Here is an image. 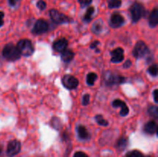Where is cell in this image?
I'll return each instance as SVG.
<instances>
[{
	"instance_id": "obj_1",
	"label": "cell",
	"mask_w": 158,
	"mask_h": 157,
	"mask_svg": "<svg viewBox=\"0 0 158 157\" xmlns=\"http://www.w3.org/2000/svg\"><path fill=\"white\" fill-rule=\"evenodd\" d=\"M2 55L6 60L10 62L16 61L21 57V54L17 46L12 43H9L4 46L2 49Z\"/></svg>"
},
{
	"instance_id": "obj_2",
	"label": "cell",
	"mask_w": 158,
	"mask_h": 157,
	"mask_svg": "<svg viewBox=\"0 0 158 157\" xmlns=\"http://www.w3.org/2000/svg\"><path fill=\"white\" fill-rule=\"evenodd\" d=\"M130 12H131V19L134 23L140 21L146 13V10L143 5L137 2H135L131 5V8H130Z\"/></svg>"
},
{
	"instance_id": "obj_3",
	"label": "cell",
	"mask_w": 158,
	"mask_h": 157,
	"mask_svg": "<svg viewBox=\"0 0 158 157\" xmlns=\"http://www.w3.org/2000/svg\"><path fill=\"white\" fill-rule=\"evenodd\" d=\"M133 55L137 58H147L148 59V56L151 55V51L144 42L138 41L134 48Z\"/></svg>"
},
{
	"instance_id": "obj_4",
	"label": "cell",
	"mask_w": 158,
	"mask_h": 157,
	"mask_svg": "<svg viewBox=\"0 0 158 157\" xmlns=\"http://www.w3.org/2000/svg\"><path fill=\"white\" fill-rule=\"evenodd\" d=\"M17 48L21 55H23V56H30L35 51L32 42L27 38L19 40L17 44Z\"/></svg>"
},
{
	"instance_id": "obj_5",
	"label": "cell",
	"mask_w": 158,
	"mask_h": 157,
	"mask_svg": "<svg viewBox=\"0 0 158 157\" xmlns=\"http://www.w3.org/2000/svg\"><path fill=\"white\" fill-rule=\"evenodd\" d=\"M49 15L50 18L56 24H63V23H69L73 21L71 18L62 13L56 9H51L49 10Z\"/></svg>"
},
{
	"instance_id": "obj_6",
	"label": "cell",
	"mask_w": 158,
	"mask_h": 157,
	"mask_svg": "<svg viewBox=\"0 0 158 157\" xmlns=\"http://www.w3.org/2000/svg\"><path fill=\"white\" fill-rule=\"evenodd\" d=\"M49 30V24L44 19H38L34 24L32 32L34 35H42Z\"/></svg>"
},
{
	"instance_id": "obj_7",
	"label": "cell",
	"mask_w": 158,
	"mask_h": 157,
	"mask_svg": "<svg viewBox=\"0 0 158 157\" xmlns=\"http://www.w3.org/2000/svg\"><path fill=\"white\" fill-rule=\"evenodd\" d=\"M21 151V143L19 140L13 139L8 144L6 153L9 157H13L19 153Z\"/></svg>"
},
{
	"instance_id": "obj_8",
	"label": "cell",
	"mask_w": 158,
	"mask_h": 157,
	"mask_svg": "<svg viewBox=\"0 0 158 157\" xmlns=\"http://www.w3.org/2000/svg\"><path fill=\"white\" fill-rule=\"evenodd\" d=\"M62 83L63 86L68 89H75L78 87L79 81L76 77L72 75H65L62 78Z\"/></svg>"
},
{
	"instance_id": "obj_9",
	"label": "cell",
	"mask_w": 158,
	"mask_h": 157,
	"mask_svg": "<svg viewBox=\"0 0 158 157\" xmlns=\"http://www.w3.org/2000/svg\"><path fill=\"white\" fill-rule=\"evenodd\" d=\"M126 80L125 77L120 75L113 73H107L106 76L105 77V82L107 86H114V85H118L123 83Z\"/></svg>"
},
{
	"instance_id": "obj_10",
	"label": "cell",
	"mask_w": 158,
	"mask_h": 157,
	"mask_svg": "<svg viewBox=\"0 0 158 157\" xmlns=\"http://www.w3.org/2000/svg\"><path fill=\"white\" fill-rule=\"evenodd\" d=\"M124 18L120 15V13H115L111 15L110 18V26L114 29H118V28L121 27L123 24H124Z\"/></svg>"
},
{
	"instance_id": "obj_11",
	"label": "cell",
	"mask_w": 158,
	"mask_h": 157,
	"mask_svg": "<svg viewBox=\"0 0 158 157\" xmlns=\"http://www.w3.org/2000/svg\"><path fill=\"white\" fill-rule=\"evenodd\" d=\"M111 54V62L114 63H120L123 62L124 59V51L122 48L118 47L117 49H114Z\"/></svg>"
},
{
	"instance_id": "obj_12",
	"label": "cell",
	"mask_w": 158,
	"mask_h": 157,
	"mask_svg": "<svg viewBox=\"0 0 158 157\" xmlns=\"http://www.w3.org/2000/svg\"><path fill=\"white\" fill-rule=\"evenodd\" d=\"M68 46V41L66 38H63L60 39L56 40L52 45V48L56 52H63V51L67 49Z\"/></svg>"
},
{
	"instance_id": "obj_13",
	"label": "cell",
	"mask_w": 158,
	"mask_h": 157,
	"mask_svg": "<svg viewBox=\"0 0 158 157\" xmlns=\"http://www.w3.org/2000/svg\"><path fill=\"white\" fill-rule=\"evenodd\" d=\"M112 105L114 108H117V107L121 108V111H120V112L121 116H126V115H127L128 113H129V108H128V106H127L126 103H125L123 101H122V100L115 99L114 102H113Z\"/></svg>"
},
{
	"instance_id": "obj_14",
	"label": "cell",
	"mask_w": 158,
	"mask_h": 157,
	"mask_svg": "<svg viewBox=\"0 0 158 157\" xmlns=\"http://www.w3.org/2000/svg\"><path fill=\"white\" fill-rule=\"evenodd\" d=\"M143 130L146 133L149 134V135H154V134L157 133V123L154 120H151L145 124Z\"/></svg>"
},
{
	"instance_id": "obj_15",
	"label": "cell",
	"mask_w": 158,
	"mask_h": 157,
	"mask_svg": "<svg viewBox=\"0 0 158 157\" xmlns=\"http://www.w3.org/2000/svg\"><path fill=\"white\" fill-rule=\"evenodd\" d=\"M158 25V10L157 8L151 12L149 15V26L151 28L157 27Z\"/></svg>"
},
{
	"instance_id": "obj_16",
	"label": "cell",
	"mask_w": 158,
	"mask_h": 157,
	"mask_svg": "<svg viewBox=\"0 0 158 157\" xmlns=\"http://www.w3.org/2000/svg\"><path fill=\"white\" fill-rule=\"evenodd\" d=\"M74 55H75L74 52H73L72 50L68 49H66V50L63 51V52H61L62 60H63V62H64L66 63L70 62L73 59Z\"/></svg>"
},
{
	"instance_id": "obj_17",
	"label": "cell",
	"mask_w": 158,
	"mask_h": 157,
	"mask_svg": "<svg viewBox=\"0 0 158 157\" xmlns=\"http://www.w3.org/2000/svg\"><path fill=\"white\" fill-rule=\"evenodd\" d=\"M77 133H78L79 138L83 140H87L90 138L89 132L86 128L83 126H79L77 127Z\"/></svg>"
},
{
	"instance_id": "obj_18",
	"label": "cell",
	"mask_w": 158,
	"mask_h": 157,
	"mask_svg": "<svg viewBox=\"0 0 158 157\" xmlns=\"http://www.w3.org/2000/svg\"><path fill=\"white\" fill-rule=\"evenodd\" d=\"M128 145V139L124 136L120 137L117 142L116 144V148L118 149L119 151H123L127 148Z\"/></svg>"
},
{
	"instance_id": "obj_19",
	"label": "cell",
	"mask_w": 158,
	"mask_h": 157,
	"mask_svg": "<svg viewBox=\"0 0 158 157\" xmlns=\"http://www.w3.org/2000/svg\"><path fill=\"white\" fill-rule=\"evenodd\" d=\"M94 11H95V9L93 6H90L87 9L86 13H85L84 16H83V21L86 22H89L92 20V16L94 13Z\"/></svg>"
},
{
	"instance_id": "obj_20",
	"label": "cell",
	"mask_w": 158,
	"mask_h": 157,
	"mask_svg": "<svg viewBox=\"0 0 158 157\" xmlns=\"http://www.w3.org/2000/svg\"><path fill=\"white\" fill-rule=\"evenodd\" d=\"M97 78V75L94 72H89L86 76V83L89 86H94Z\"/></svg>"
},
{
	"instance_id": "obj_21",
	"label": "cell",
	"mask_w": 158,
	"mask_h": 157,
	"mask_svg": "<svg viewBox=\"0 0 158 157\" xmlns=\"http://www.w3.org/2000/svg\"><path fill=\"white\" fill-rule=\"evenodd\" d=\"M122 5L121 0H108V7L110 9H117Z\"/></svg>"
},
{
	"instance_id": "obj_22",
	"label": "cell",
	"mask_w": 158,
	"mask_h": 157,
	"mask_svg": "<svg viewBox=\"0 0 158 157\" xmlns=\"http://www.w3.org/2000/svg\"><path fill=\"white\" fill-rule=\"evenodd\" d=\"M95 119H96V122H97V123H98L100 126H107L108 125H109V123H108L107 120L103 118V116L102 115H96Z\"/></svg>"
},
{
	"instance_id": "obj_23",
	"label": "cell",
	"mask_w": 158,
	"mask_h": 157,
	"mask_svg": "<svg viewBox=\"0 0 158 157\" xmlns=\"http://www.w3.org/2000/svg\"><path fill=\"white\" fill-rule=\"evenodd\" d=\"M148 113L154 118H158V107L157 106H151L148 108Z\"/></svg>"
},
{
	"instance_id": "obj_24",
	"label": "cell",
	"mask_w": 158,
	"mask_h": 157,
	"mask_svg": "<svg viewBox=\"0 0 158 157\" xmlns=\"http://www.w3.org/2000/svg\"><path fill=\"white\" fill-rule=\"evenodd\" d=\"M102 29H103V25H102V23L99 22H96L93 25L92 31L95 34H100L102 32Z\"/></svg>"
},
{
	"instance_id": "obj_25",
	"label": "cell",
	"mask_w": 158,
	"mask_h": 157,
	"mask_svg": "<svg viewBox=\"0 0 158 157\" xmlns=\"http://www.w3.org/2000/svg\"><path fill=\"white\" fill-rule=\"evenodd\" d=\"M126 157H144L143 154L138 150L130 151L127 153Z\"/></svg>"
},
{
	"instance_id": "obj_26",
	"label": "cell",
	"mask_w": 158,
	"mask_h": 157,
	"mask_svg": "<svg viewBox=\"0 0 158 157\" xmlns=\"http://www.w3.org/2000/svg\"><path fill=\"white\" fill-rule=\"evenodd\" d=\"M148 72H149L150 75H152V76L154 77L157 76L158 73V69H157V64H153L152 66H150V67L148 68Z\"/></svg>"
},
{
	"instance_id": "obj_27",
	"label": "cell",
	"mask_w": 158,
	"mask_h": 157,
	"mask_svg": "<svg viewBox=\"0 0 158 157\" xmlns=\"http://www.w3.org/2000/svg\"><path fill=\"white\" fill-rule=\"evenodd\" d=\"M36 6H37V8L40 9V10H41V11L44 10V9L46 8V2L43 1V0H39L36 3Z\"/></svg>"
},
{
	"instance_id": "obj_28",
	"label": "cell",
	"mask_w": 158,
	"mask_h": 157,
	"mask_svg": "<svg viewBox=\"0 0 158 157\" xmlns=\"http://www.w3.org/2000/svg\"><path fill=\"white\" fill-rule=\"evenodd\" d=\"M99 45H100V42H99V41H94V42L91 43L90 49H95L96 52H100V49H98V47H97Z\"/></svg>"
},
{
	"instance_id": "obj_29",
	"label": "cell",
	"mask_w": 158,
	"mask_h": 157,
	"mask_svg": "<svg viewBox=\"0 0 158 157\" xmlns=\"http://www.w3.org/2000/svg\"><path fill=\"white\" fill-rule=\"evenodd\" d=\"M93 0H78V2L81 5V6L85 7V6H87L89 5H90L92 3Z\"/></svg>"
},
{
	"instance_id": "obj_30",
	"label": "cell",
	"mask_w": 158,
	"mask_h": 157,
	"mask_svg": "<svg viewBox=\"0 0 158 157\" xmlns=\"http://www.w3.org/2000/svg\"><path fill=\"white\" fill-rule=\"evenodd\" d=\"M89 99H90V96H89V94H86V95H83V106H87L89 103Z\"/></svg>"
},
{
	"instance_id": "obj_31",
	"label": "cell",
	"mask_w": 158,
	"mask_h": 157,
	"mask_svg": "<svg viewBox=\"0 0 158 157\" xmlns=\"http://www.w3.org/2000/svg\"><path fill=\"white\" fill-rule=\"evenodd\" d=\"M73 157H89V156H88L85 152H81V151H79V152H77L74 153Z\"/></svg>"
},
{
	"instance_id": "obj_32",
	"label": "cell",
	"mask_w": 158,
	"mask_h": 157,
	"mask_svg": "<svg viewBox=\"0 0 158 157\" xmlns=\"http://www.w3.org/2000/svg\"><path fill=\"white\" fill-rule=\"evenodd\" d=\"M20 1H21V0H8L9 6H12V7H15Z\"/></svg>"
},
{
	"instance_id": "obj_33",
	"label": "cell",
	"mask_w": 158,
	"mask_h": 157,
	"mask_svg": "<svg viewBox=\"0 0 158 157\" xmlns=\"http://www.w3.org/2000/svg\"><path fill=\"white\" fill-rule=\"evenodd\" d=\"M4 12L0 11V28L4 25Z\"/></svg>"
},
{
	"instance_id": "obj_34",
	"label": "cell",
	"mask_w": 158,
	"mask_h": 157,
	"mask_svg": "<svg viewBox=\"0 0 158 157\" xmlns=\"http://www.w3.org/2000/svg\"><path fill=\"white\" fill-rule=\"evenodd\" d=\"M157 94H158V90L157 89H155V90L153 92V97H154V100L156 103H158V99H157Z\"/></svg>"
},
{
	"instance_id": "obj_35",
	"label": "cell",
	"mask_w": 158,
	"mask_h": 157,
	"mask_svg": "<svg viewBox=\"0 0 158 157\" xmlns=\"http://www.w3.org/2000/svg\"><path fill=\"white\" fill-rule=\"evenodd\" d=\"M131 65H132V62L131 61V60H127L126 62H125V63L123 64V68L124 69H127V68H129L130 66H131Z\"/></svg>"
},
{
	"instance_id": "obj_36",
	"label": "cell",
	"mask_w": 158,
	"mask_h": 157,
	"mask_svg": "<svg viewBox=\"0 0 158 157\" xmlns=\"http://www.w3.org/2000/svg\"><path fill=\"white\" fill-rule=\"evenodd\" d=\"M2 147H1V146H0V155H1V154H2Z\"/></svg>"
},
{
	"instance_id": "obj_37",
	"label": "cell",
	"mask_w": 158,
	"mask_h": 157,
	"mask_svg": "<svg viewBox=\"0 0 158 157\" xmlns=\"http://www.w3.org/2000/svg\"><path fill=\"white\" fill-rule=\"evenodd\" d=\"M146 157H151V156H146Z\"/></svg>"
}]
</instances>
